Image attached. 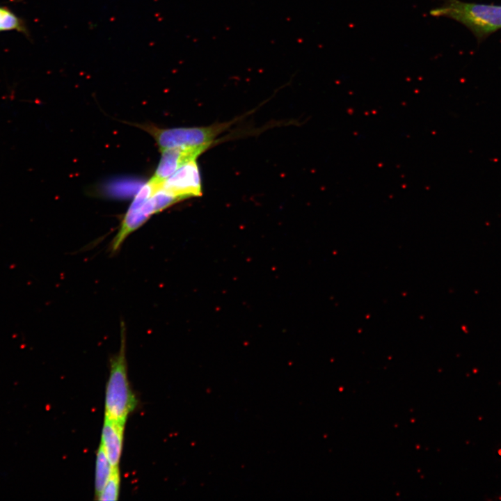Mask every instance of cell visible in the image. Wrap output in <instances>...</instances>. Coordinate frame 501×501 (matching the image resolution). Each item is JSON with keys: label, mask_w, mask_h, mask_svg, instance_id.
Here are the masks:
<instances>
[{"label": "cell", "mask_w": 501, "mask_h": 501, "mask_svg": "<svg viewBox=\"0 0 501 501\" xmlns=\"http://www.w3.org/2000/svg\"><path fill=\"white\" fill-rule=\"evenodd\" d=\"M125 334V324L122 321L120 350L111 360L105 396V416L122 424H125L128 415L137 404L127 377Z\"/></svg>", "instance_id": "cell-1"}, {"label": "cell", "mask_w": 501, "mask_h": 501, "mask_svg": "<svg viewBox=\"0 0 501 501\" xmlns=\"http://www.w3.org/2000/svg\"><path fill=\"white\" fill-rule=\"evenodd\" d=\"M430 11L434 17H446L468 27L479 39L501 29V6L443 0Z\"/></svg>", "instance_id": "cell-2"}, {"label": "cell", "mask_w": 501, "mask_h": 501, "mask_svg": "<svg viewBox=\"0 0 501 501\" xmlns=\"http://www.w3.org/2000/svg\"><path fill=\"white\" fill-rule=\"evenodd\" d=\"M214 123L205 127L161 129L151 125H138L155 140L159 150L174 148H209L235 122Z\"/></svg>", "instance_id": "cell-3"}, {"label": "cell", "mask_w": 501, "mask_h": 501, "mask_svg": "<svg viewBox=\"0 0 501 501\" xmlns=\"http://www.w3.org/2000/svg\"><path fill=\"white\" fill-rule=\"evenodd\" d=\"M160 188L183 200L202 196V180L196 160L181 166L168 177Z\"/></svg>", "instance_id": "cell-4"}, {"label": "cell", "mask_w": 501, "mask_h": 501, "mask_svg": "<svg viewBox=\"0 0 501 501\" xmlns=\"http://www.w3.org/2000/svg\"><path fill=\"white\" fill-rule=\"evenodd\" d=\"M207 147L174 148L161 151V157L154 175L150 179L159 189L161 184L181 166L196 159Z\"/></svg>", "instance_id": "cell-5"}, {"label": "cell", "mask_w": 501, "mask_h": 501, "mask_svg": "<svg viewBox=\"0 0 501 501\" xmlns=\"http://www.w3.org/2000/svg\"><path fill=\"white\" fill-rule=\"evenodd\" d=\"M125 424L104 417L100 445L113 467L118 466L123 442Z\"/></svg>", "instance_id": "cell-6"}, {"label": "cell", "mask_w": 501, "mask_h": 501, "mask_svg": "<svg viewBox=\"0 0 501 501\" xmlns=\"http://www.w3.org/2000/svg\"><path fill=\"white\" fill-rule=\"evenodd\" d=\"M113 468L104 450L100 445L97 452L95 462V489L96 497L102 491L113 472Z\"/></svg>", "instance_id": "cell-7"}, {"label": "cell", "mask_w": 501, "mask_h": 501, "mask_svg": "<svg viewBox=\"0 0 501 501\" xmlns=\"http://www.w3.org/2000/svg\"><path fill=\"white\" fill-rule=\"evenodd\" d=\"M15 31L27 38L30 33L25 21L6 6H0V32Z\"/></svg>", "instance_id": "cell-8"}, {"label": "cell", "mask_w": 501, "mask_h": 501, "mask_svg": "<svg viewBox=\"0 0 501 501\" xmlns=\"http://www.w3.org/2000/svg\"><path fill=\"white\" fill-rule=\"evenodd\" d=\"M120 477L118 466L114 467L113 472L98 495L97 500L101 501H115L118 498L120 490Z\"/></svg>", "instance_id": "cell-9"}]
</instances>
